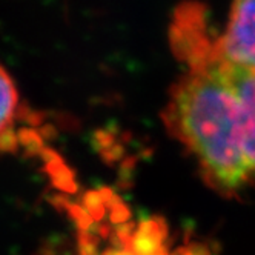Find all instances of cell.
Here are the masks:
<instances>
[{
	"label": "cell",
	"instance_id": "cell-1",
	"mask_svg": "<svg viewBox=\"0 0 255 255\" xmlns=\"http://www.w3.org/2000/svg\"><path fill=\"white\" fill-rule=\"evenodd\" d=\"M186 56L189 69L174 86L163 119L194 155L208 183L232 195L254 181L243 154L239 102L214 40L197 35Z\"/></svg>",
	"mask_w": 255,
	"mask_h": 255
},
{
	"label": "cell",
	"instance_id": "cell-2",
	"mask_svg": "<svg viewBox=\"0 0 255 255\" xmlns=\"http://www.w3.org/2000/svg\"><path fill=\"white\" fill-rule=\"evenodd\" d=\"M214 46L223 60L255 71V0L231 6L226 28L214 40Z\"/></svg>",
	"mask_w": 255,
	"mask_h": 255
},
{
	"label": "cell",
	"instance_id": "cell-3",
	"mask_svg": "<svg viewBox=\"0 0 255 255\" xmlns=\"http://www.w3.org/2000/svg\"><path fill=\"white\" fill-rule=\"evenodd\" d=\"M220 60L237 102H239L243 154L251 177L255 181V71L232 65L222 57Z\"/></svg>",
	"mask_w": 255,
	"mask_h": 255
},
{
	"label": "cell",
	"instance_id": "cell-4",
	"mask_svg": "<svg viewBox=\"0 0 255 255\" xmlns=\"http://www.w3.org/2000/svg\"><path fill=\"white\" fill-rule=\"evenodd\" d=\"M19 108V93L9 72L0 65V134L11 125Z\"/></svg>",
	"mask_w": 255,
	"mask_h": 255
},
{
	"label": "cell",
	"instance_id": "cell-5",
	"mask_svg": "<svg viewBox=\"0 0 255 255\" xmlns=\"http://www.w3.org/2000/svg\"><path fill=\"white\" fill-rule=\"evenodd\" d=\"M154 245L144 243L143 239L135 240L134 243L128 245H119V246H109L99 254L94 255H154Z\"/></svg>",
	"mask_w": 255,
	"mask_h": 255
}]
</instances>
